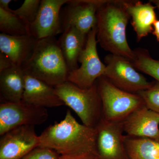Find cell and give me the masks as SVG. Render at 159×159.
Masks as SVG:
<instances>
[{
    "label": "cell",
    "mask_w": 159,
    "mask_h": 159,
    "mask_svg": "<svg viewBox=\"0 0 159 159\" xmlns=\"http://www.w3.org/2000/svg\"><path fill=\"white\" fill-rule=\"evenodd\" d=\"M39 138V147L52 149L60 156H97L96 128L79 123L70 110L64 119L47 127Z\"/></svg>",
    "instance_id": "1"
},
{
    "label": "cell",
    "mask_w": 159,
    "mask_h": 159,
    "mask_svg": "<svg viewBox=\"0 0 159 159\" xmlns=\"http://www.w3.org/2000/svg\"><path fill=\"white\" fill-rule=\"evenodd\" d=\"M125 1L105 0L100 6L97 12V39L106 51L131 62L134 53L126 38V27L130 17Z\"/></svg>",
    "instance_id": "2"
},
{
    "label": "cell",
    "mask_w": 159,
    "mask_h": 159,
    "mask_svg": "<svg viewBox=\"0 0 159 159\" xmlns=\"http://www.w3.org/2000/svg\"><path fill=\"white\" fill-rule=\"evenodd\" d=\"M22 68L25 74L54 87L67 81L69 73L55 37L38 40L31 57Z\"/></svg>",
    "instance_id": "3"
},
{
    "label": "cell",
    "mask_w": 159,
    "mask_h": 159,
    "mask_svg": "<svg viewBox=\"0 0 159 159\" xmlns=\"http://www.w3.org/2000/svg\"><path fill=\"white\" fill-rule=\"evenodd\" d=\"M54 88L65 105L73 110L84 125L96 128L102 116V102L97 81L89 89L80 88L68 81Z\"/></svg>",
    "instance_id": "4"
},
{
    "label": "cell",
    "mask_w": 159,
    "mask_h": 159,
    "mask_svg": "<svg viewBox=\"0 0 159 159\" xmlns=\"http://www.w3.org/2000/svg\"><path fill=\"white\" fill-rule=\"evenodd\" d=\"M102 102V118L109 121H123L138 108L145 105L142 97L114 86L104 76L97 80Z\"/></svg>",
    "instance_id": "5"
},
{
    "label": "cell",
    "mask_w": 159,
    "mask_h": 159,
    "mask_svg": "<svg viewBox=\"0 0 159 159\" xmlns=\"http://www.w3.org/2000/svg\"><path fill=\"white\" fill-rule=\"evenodd\" d=\"M96 26L87 37L84 49L80 55L79 68L69 72L67 81L82 89L90 88L105 73L106 65L100 60L97 50Z\"/></svg>",
    "instance_id": "6"
},
{
    "label": "cell",
    "mask_w": 159,
    "mask_h": 159,
    "mask_svg": "<svg viewBox=\"0 0 159 159\" xmlns=\"http://www.w3.org/2000/svg\"><path fill=\"white\" fill-rule=\"evenodd\" d=\"M105 73L103 76L115 86L133 94L150 88V82L137 71L132 64L127 59L110 54L104 57Z\"/></svg>",
    "instance_id": "7"
},
{
    "label": "cell",
    "mask_w": 159,
    "mask_h": 159,
    "mask_svg": "<svg viewBox=\"0 0 159 159\" xmlns=\"http://www.w3.org/2000/svg\"><path fill=\"white\" fill-rule=\"evenodd\" d=\"M48 110L24 102L0 104V135L23 125H40L47 121Z\"/></svg>",
    "instance_id": "8"
},
{
    "label": "cell",
    "mask_w": 159,
    "mask_h": 159,
    "mask_svg": "<svg viewBox=\"0 0 159 159\" xmlns=\"http://www.w3.org/2000/svg\"><path fill=\"white\" fill-rule=\"evenodd\" d=\"M96 129L99 159H129L123 134V121H109L102 118Z\"/></svg>",
    "instance_id": "9"
},
{
    "label": "cell",
    "mask_w": 159,
    "mask_h": 159,
    "mask_svg": "<svg viewBox=\"0 0 159 159\" xmlns=\"http://www.w3.org/2000/svg\"><path fill=\"white\" fill-rule=\"evenodd\" d=\"M1 136L0 159H21L39 144L33 125L20 126Z\"/></svg>",
    "instance_id": "10"
},
{
    "label": "cell",
    "mask_w": 159,
    "mask_h": 159,
    "mask_svg": "<svg viewBox=\"0 0 159 159\" xmlns=\"http://www.w3.org/2000/svg\"><path fill=\"white\" fill-rule=\"evenodd\" d=\"M105 0H69L61 24L62 31L73 27L87 35L97 25V12Z\"/></svg>",
    "instance_id": "11"
},
{
    "label": "cell",
    "mask_w": 159,
    "mask_h": 159,
    "mask_svg": "<svg viewBox=\"0 0 159 159\" xmlns=\"http://www.w3.org/2000/svg\"><path fill=\"white\" fill-rule=\"evenodd\" d=\"M69 0H42L37 16L30 26V34L37 39L55 37L62 32L60 12Z\"/></svg>",
    "instance_id": "12"
},
{
    "label": "cell",
    "mask_w": 159,
    "mask_h": 159,
    "mask_svg": "<svg viewBox=\"0 0 159 159\" xmlns=\"http://www.w3.org/2000/svg\"><path fill=\"white\" fill-rule=\"evenodd\" d=\"M159 114L145 105L134 111L123 121L124 132L131 137L159 141Z\"/></svg>",
    "instance_id": "13"
},
{
    "label": "cell",
    "mask_w": 159,
    "mask_h": 159,
    "mask_svg": "<svg viewBox=\"0 0 159 159\" xmlns=\"http://www.w3.org/2000/svg\"><path fill=\"white\" fill-rule=\"evenodd\" d=\"M22 100L45 108L65 105L56 94L54 87L25 74V91Z\"/></svg>",
    "instance_id": "14"
},
{
    "label": "cell",
    "mask_w": 159,
    "mask_h": 159,
    "mask_svg": "<svg viewBox=\"0 0 159 159\" xmlns=\"http://www.w3.org/2000/svg\"><path fill=\"white\" fill-rule=\"evenodd\" d=\"M38 40L31 35L11 36L1 33L0 52L9 57L15 65L22 67L31 57Z\"/></svg>",
    "instance_id": "15"
},
{
    "label": "cell",
    "mask_w": 159,
    "mask_h": 159,
    "mask_svg": "<svg viewBox=\"0 0 159 159\" xmlns=\"http://www.w3.org/2000/svg\"><path fill=\"white\" fill-rule=\"evenodd\" d=\"M125 6L131 19L137 41H140L153 31L152 26L157 20L155 11L156 7L150 2L143 3L139 1H125Z\"/></svg>",
    "instance_id": "16"
},
{
    "label": "cell",
    "mask_w": 159,
    "mask_h": 159,
    "mask_svg": "<svg viewBox=\"0 0 159 159\" xmlns=\"http://www.w3.org/2000/svg\"><path fill=\"white\" fill-rule=\"evenodd\" d=\"M87 35L73 27L62 31L58 40L61 51L65 60L69 72L79 68L80 55L85 47Z\"/></svg>",
    "instance_id": "17"
},
{
    "label": "cell",
    "mask_w": 159,
    "mask_h": 159,
    "mask_svg": "<svg viewBox=\"0 0 159 159\" xmlns=\"http://www.w3.org/2000/svg\"><path fill=\"white\" fill-rule=\"evenodd\" d=\"M25 74L20 67L14 65L0 72V94L2 102H19L25 91Z\"/></svg>",
    "instance_id": "18"
},
{
    "label": "cell",
    "mask_w": 159,
    "mask_h": 159,
    "mask_svg": "<svg viewBox=\"0 0 159 159\" xmlns=\"http://www.w3.org/2000/svg\"><path fill=\"white\" fill-rule=\"evenodd\" d=\"M129 159H159V141L147 138L124 136Z\"/></svg>",
    "instance_id": "19"
},
{
    "label": "cell",
    "mask_w": 159,
    "mask_h": 159,
    "mask_svg": "<svg viewBox=\"0 0 159 159\" xmlns=\"http://www.w3.org/2000/svg\"><path fill=\"white\" fill-rule=\"evenodd\" d=\"M30 25L12 12L0 8V31L11 36L31 35Z\"/></svg>",
    "instance_id": "20"
},
{
    "label": "cell",
    "mask_w": 159,
    "mask_h": 159,
    "mask_svg": "<svg viewBox=\"0 0 159 159\" xmlns=\"http://www.w3.org/2000/svg\"><path fill=\"white\" fill-rule=\"evenodd\" d=\"M134 51V57L131 63L135 68L153 77L159 82V61L151 57L146 49L138 48Z\"/></svg>",
    "instance_id": "21"
},
{
    "label": "cell",
    "mask_w": 159,
    "mask_h": 159,
    "mask_svg": "<svg viewBox=\"0 0 159 159\" xmlns=\"http://www.w3.org/2000/svg\"><path fill=\"white\" fill-rule=\"evenodd\" d=\"M40 3V0H25L19 8L11 10V11L25 21L30 26L36 19Z\"/></svg>",
    "instance_id": "22"
},
{
    "label": "cell",
    "mask_w": 159,
    "mask_h": 159,
    "mask_svg": "<svg viewBox=\"0 0 159 159\" xmlns=\"http://www.w3.org/2000/svg\"><path fill=\"white\" fill-rule=\"evenodd\" d=\"M137 94L142 97L147 108L159 114V82H153L150 88L139 92Z\"/></svg>",
    "instance_id": "23"
},
{
    "label": "cell",
    "mask_w": 159,
    "mask_h": 159,
    "mask_svg": "<svg viewBox=\"0 0 159 159\" xmlns=\"http://www.w3.org/2000/svg\"><path fill=\"white\" fill-rule=\"evenodd\" d=\"M60 156L55 151L38 146L21 159H59Z\"/></svg>",
    "instance_id": "24"
},
{
    "label": "cell",
    "mask_w": 159,
    "mask_h": 159,
    "mask_svg": "<svg viewBox=\"0 0 159 159\" xmlns=\"http://www.w3.org/2000/svg\"><path fill=\"white\" fill-rule=\"evenodd\" d=\"M14 65V63L9 57L0 52V72L9 69Z\"/></svg>",
    "instance_id": "25"
},
{
    "label": "cell",
    "mask_w": 159,
    "mask_h": 159,
    "mask_svg": "<svg viewBox=\"0 0 159 159\" xmlns=\"http://www.w3.org/2000/svg\"><path fill=\"white\" fill-rule=\"evenodd\" d=\"M59 159H99L94 154H86L81 156H60Z\"/></svg>",
    "instance_id": "26"
},
{
    "label": "cell",
    "mask_w": 159,
    "mask_h": 159,
    "mask_svg": "<svg viewBox=\"0 0 159 159\" xmlns=\"http://www.w3.org/2000/svg\"><path fill=\"white\" fill-rule=\"evenodd\" d=\"M11 0H1L0 1V8H2L5 11L11 12L12 9L9 8V4Z\"/></svg>",
    "instance_id": "27"
},
{
    "label": "cell",
    "mask_w": 159,
    "mask_h": 159,
    "mask_svg": "<svg viewBox=\"0 0 159 159\" xmlns=\"http://www.w3.org/2000/svg\"><path fill=\"white\" fill-rule=\"evenodd\" d=\"M154 30L153 34L157 38L158 41L159 42V20H157L153 25Z\"/></svg>",
    "instance_id": "28"
},
{
    "label": "cell",
    "mask_w": 159,
    "mask_h": 159,
    "mask_svg": "<svg viewBox=\"0 0 159 159\" xmlns=\"http://www.w3.org/2000/svg\"><path fill=\"white\" fill-rule=\"evenodd\" d=\"M151 3H153L156 6V7L159 9V0H152L150 1Z\"/></svg>",
    "instance_id": "29"
}]
</instances>
